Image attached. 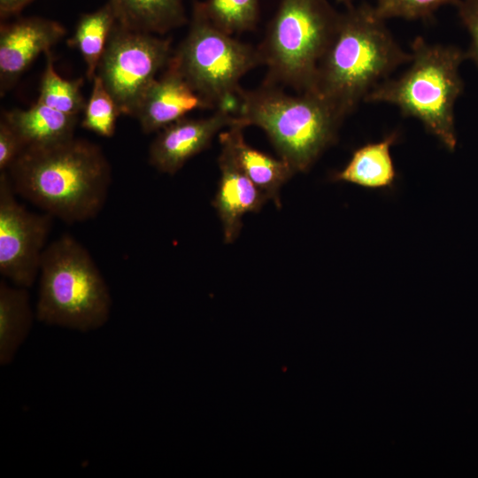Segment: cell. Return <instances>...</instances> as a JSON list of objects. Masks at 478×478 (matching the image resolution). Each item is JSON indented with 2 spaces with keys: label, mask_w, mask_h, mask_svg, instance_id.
Here are the masks:
<instances>
[{
  "label": "cell",
  "mask_w": 478,
  "mask_h": 478,
  "mask_svg": "<svg viewBox=\"0 0 478 478\" xmlns=\"http://www.w3.org/2000/svg\"><path fill=\"white\" fill-rule=\"evenodd\" d=\"M459 0H377L375 12L383 19H418L429 17L440 7Z\"/></svg>",
  "instance_id": "obj_23"
},
{
  "label": "cell",
  "mask_w": 478,
  "mask_h": 478,
  "mask_svg": "<svg viewBox=\"0 0 478 478\" xmlns=\"http://www.w3.org/2000/svg\"><path fill=\"white\" fill-rule=\"evenodd\" d=\"M6 172L17 196L68 224L96 217L112 183L103 150L75 137L28 147Z\"/></svg>",
  "instance_id": "obj_1"
},
{
  "label": "cell",
  "mask_w": 478,
  "mask_h": 478,
  "mask_svg": "<svg viewBox=\"0 0 478 478\" xmlns=\"http://www.w3.org/2000/svg\"><path fill=\"white\" fill-rule=\"evenodd\" d=\"M120 112L101 79L96 75L83 111L81 127L100 136L112 137Z\"/></svg>",
  "instance_id": "obj_22"
},
{
  "label": "cell",
  "mask_w": 478,
  "mask_h": 478,
  "mask_svg": "<svg viewBox=\"0 0 478 478\" xmlns=\"http://www.w3.org/2000/svg\"><path fill=\"white\" fill-rule=\"evenodd\" d=\"M16 196L7 172H1L0 274L12 284L28 289L39 276L54 218L28 211Z\"/></svg>",
  "instance_id": "obj_9"
},
{
  "label": "cell",
  "mask_w": 478,
  "mask_h": 478,
  "mask_svg": "<svg viewBox=\"0 0 478 478\" xmlns=\"http://www.w3.org/2000/svg\"><path fill=\"white\" fill-rule=\"evenodd\" d=\"M34 312L27 288L0 281V364H11L33 327Z\"/></svg>",
  "instance_id": "obj_17"
},
{
  "label": "cell",
  "mask_w": 478,
  "mask_h": 478,
  "mask_svg": "<svg viewBox=\"0 0 478 478\" xmlns=\"http://www.w3.org/2000/svg\"><path fill=\"white\" fill-rule=\"evenodd\" d=\"M209 19L233 35L251 30L258 18V0H205L201 2Z\"/></svg>",
  "instance_id": "obj_21"
},
{
  "label": "cell",
  "mask_w": 478,
  "mask_h": 478,
  "mask_svg": "<svg viewBox=\"0 0 478 478\" xmlns=\"http://www.w3.org/2000/svg\"><path fill=\"white\" fill-rule=\"evenodd\" d=\"M243 128L234 123L220 134V143L228 147L241 169L268 200L281 207L280 190L295 172L282 158H273L249 145L243 135Z\"/></svg>",
  "instance_id": "obj_14"
},
{
  "label": "cell",
  "mask_w": 478,
  "mask_h": 478,
  "mask_svg": "<svg viewBox=\"0 0 478 478\" xmlns=\"http://www.w3.org/2000/svg\"><path fill=\"white\" fill-rule=\"evenodd\" d=\"M4 120L26 146L38 147L74 137L79 116L69 115L36 101L27 109L4 111Z\"/></svg>",
  "instance_id": "obj_15"
},
{
  "label": "cell",
  "mask_w": 478,
  "mask_h": 478,
  "mask_svg": "<svg viewBox=\"0 0 478 478\" xmlns=\"http://www.w3.org/2000/svg\"><path fill=\"white\" fill-rule=\"evenodd\" d=\"M411 58V52L397 42L374 6H351L340 14L310 92L343 120L376 85Z\"/></svg>",
  "instance_id": "obj_2"
},
{
  "label": "cell",
  "mask_w": 478,
  "mask_h": 478,
  "mask_svg": "<svg viewBox=\"0 0 478 478\" xmlns=\"http://www.w3.org/2000/svg\"><path fill=\"white\" fill-rule=\"evenodd\" d=\"M343 1H345V0H343Z\"/></svg>",
  "instance_id": "obj_27"
},
{
  "label": "cell",
  "mask_w": 478,
  "mask_h": 478,
  "mask_svg": "<svg viewBox=\"0 0 478 478\" xmlns=\"http://www.w3.org/2000/svg\"><path fill=\"white\" fill-rule=\"evenodd\" d=\"M340 14L328 0H281L257 48L267 68L265 82L310 92Z\"/></svg>",
  "instance_id": "obj_6"
},
{
  "label": "cell",
  "mask_w": 478,
  "mask_h": 478,
  "mask_svg": "<svg viewBox=\"0 0 478 478\" xmlns=\"http://www.w3.org/2000/svg\"><path fill=\"white\" fill-rule=\"evenodd\" d=\"M211 109L235 112L241 79L261 65L258 49L217 27L201 2L193 4L188 34L169 61Z\"/></svg>",
  "instance_id": "obj_7"
},
{
  "label": "cell",
  "mask_w": 478,
  "mask_h": 478,
  "mask_svg": "<svg viewBox=\"0 0 478 478\" xmlns=\"http://www.w3.org/2000/svg\"><path fill=\"white\" fill-rule=\"evenodd\" d=\"M458 13L470 35V46L466 53L478 68V0H459L456 3Z\"/></svg>",
  "instance_id": "obj_24"
},
{
  "label": "cell",
  "mask_w": 478,
  "mask_h": 478,
  "mask_svg": "<svg viewBox=\"0 0 478 478\" xmlns=\"http://www.w3.org/2000/svg\"><path fill=\"white\" fill-rule=\"evenodd\" d=\"M46 63L39 86L37 101L69 115L79 116L86 105L81 93L83 77L67 80L56 71L51 50L45 53Z\"/></svg>",
  "instance_id": "obj_20"
},
{
  "label": "cell",
  "mask_w": 478,
  "mask_h": 478,
  "mask_svg": "<svg viewBox=\"0 0 478 478\" xmlns=\"http://www.w3.org/2000/svg\"><path fill=\"white\" fill-rule=\"evenodd\" d=\"M109 288L88 250L64 234L49 243L39 273L35 318L49 326L80 332L102 328L110 319Z\"/></svg>",
  "instance_id": "obj_5"
},
{
  "label": "cell",
  "mask_w": 478,
  "mask_h": 478,
  "mask_svg": "<svg viewBox=\"0 0 478 478\" xmlns=\"http://www.w3.org/2000/svg\"><path fill=\"white\" fill-rule=\"evenodd\" d=\"M220 146V178L212 205L222 224L224 242L231 243L239 235L243 217L258 212L268 198L241 169L228 147Z\"/></svg>",
  "instance_id": "obj_13"
},
{
  "label": "cell",
  "mask_w": 478,
  "mask_h": 478,
  "mask_svg": "<svg viewBox=\"0 0 478 478\" xmlns=\"http://www.w3.org/2000/svg\"><path fill=\"white\" fill-rule=\"evenodd\" d=\"M34 0H0V18L3 20L18 15Z\"/></svg>",
  "instance_id": "obj_26"
},
{
  "label": "cell",
  "mask_w": 478,
  "mask_h": 478,
  "mask_svg": "<svg viewBox=\"0 0 478 478\" xmlns=\"http://www.w3.org/2000/svg\"><path fill=\"white\" fill-rule=\"evenodd\" d=\"M116 22L127 29L153 35L183 26V0H107Z\"/></svg>",
  "instance_id": "obj_16"
},
{
  "label": "cell",
  "mask_w": 478,
  "mask_h": 478,
  "mask_svg": "<svg viewBox=\"0 0 478 478\" xmlns=\"http://www.w3.org/2000/svg\"><path fill=\"white\" fill-rule=\"evenodd\" d=\"M409 67L386 79L365 97L366 103L397 106L424 126L449 150L457 146L455 104L463 91L459 68L466 53L452 45L432 44L422 37L412 43Z\"/></svg>",
  "instance_id": "obj_3"
},
{
  "label": "cell",
  "mask_w": 478,
  "mask_h": 478,
  "mask_svg": "<svg viewBox=\"0 0 478 478\" xmlns=\"http://www.w3.org/2000/svg\"><path fill=\"white\" fill-rule=\"evenodd\" d=\"M66 34L53 19L30 16L0 27V95L3 97L18 82L38 56L51 50Z\"/></svg>",
  "instance_id": "obj_10"
},
{
  "label": "cell",
  "mask_w": 478,
  "mask_h": 478,
  "mask_svg": "<svg viewBox=\"0 0 478 478\" xmlns=\"http://www.w3.org/2000/svg\"><path fill=\"white\" fill-rule=\"evenodd\" d=\"M396 134L357 149L347 165L334 176L335 181L381 189L390 188L397 172L390 154Z\"/></svg>",
  "instance_id": "obj_18"
},
{
  "label": "cell",
  "mask_w": 478,
  "mask_h": 478,
  "mask_svg": "<svg viewBox=\"0 0 478 478\" xmlns=\"http://www.w3.org/2000/svg\"><path fill=\"white\" fill-rule=\"evenodd\" d=\"M26 150V146L14 129L0 120V171L4 172Z\"/></svg>",
  "instance_id": "obj_25"
},
{
  "label": "cell",
  "mask_w": 478,
  "mask_h": 478,
  "mask_svg": "<svg viewBox=\"0 0 478 478\" xmlns=\"http://www.w3.org/2000/svg\"><path fill=\"white\" fill-rule=\"evenodd\" d=\"M234 118L243 127L264 130L295 173L307 171L334 143L343 120L316 94L290 95L267 82L240 90Z\"/></svg>",
  "instance_id": "obj_4"
},
{
  "label": "cell",
  "mask_w": 478,
  "mask_h": 478,
  "mask_svg": "<svg viewBox=\"0 0 478 478\" xmlns=\"http://www.w3.org/2000/svg\"><path fill=\"white\" fill-rule=\"evenodd\" d=\"M197 109L211 107L169 62L144 94L134 118L144 134H150Z\"/></svg>",
  "instance_id": "obj_12"
},
{
  "label": "cell",
  "mask_w": 478,
  "mask_h": 478,
  "mask_svg": "<svg viewBox=\"0 0 478 478\" xmlns=\"http://www.w3.org/2000/svg\"><path fill=\"white\" fill-rule=\"evenodd\" d=\"M171 38L127 29L115 23L96 75L121 115L135 117L139 104L173 55Z\"/></svg>",
  "instance_id": "obj_8"
},
{
  "label": "cell",
  "mask_w": 478,
  "mask_h": 478,
  "mask_svg": "<svg viewBox=\"0 0 478 478\" xmlns=\"http://www.w3.org/2000/svg\"><path fill=\"white\" fill-rule=\"evenodd\" d=\"M234 122L233 111L226 108H217L206 118H182L158 132L150 146L149 162L158 171L173 175Z\"/></svg>",
  "instance_id": "obj_11"
},
{
  "label": "cell",
  "mask_w": 478,
  "mask_h": 478,
  "mask_svg": "<svg viewBox=\"0 0 478 478\" xmlns=\"http://www.w3.org/2000/svg\"><path fill=\"white\" fill-rule=\"evenodd\" d=\"M116 23L111 7L105 4L99 9L83 13L79 18L73 35L67 44L79 50L85 65V75L93 81L110 35Z\"/></svg>",
  "instance_id": "obj_19"
}]
</instances>
